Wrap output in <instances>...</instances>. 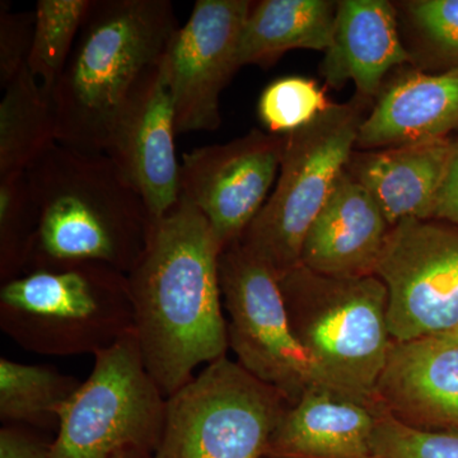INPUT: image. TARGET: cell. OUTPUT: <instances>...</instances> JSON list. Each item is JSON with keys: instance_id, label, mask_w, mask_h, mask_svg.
<instances>
[{"instance_id": "1", "label": "cell", "mask_w": 458, "mask_h": 458, "mask_svg": "<svg viewBox=\"0 0 458 458\" xmlns=\"http://www.w3.org/2000/svg\"><path fill=\"white\" fill-rule=\"evenodd\" d=\"M222 251L203 214L180 197L153 222L146 250L128 274L135 337L165 399L188 384L199 364L221 360L229 348Z\"/></svg>"}, {"instance_id": "2", "label": "cell", "mask_w": 458, "mask_h": 458, "mask_svg": "<svg viewBox=\"0 0 458 458\" xmlns=\"http://www.w3.org/2000/svg\"><path fill=\"white\" fill-rule=\"evenodd\" d=\"M25 174L35 214L25 269L101 262L128 276L137 267L155 221L106 153L55 141Z\"/></svg>"}, {"instance_id": "3", "label": "cell", "mask_w": 458, "mask_h": 458, "mask_svg": "<svg viewBox=\"0 0 458 458\" xmlns=\"http://www.w3.org/2000/svg\"><path fill=\"white\" fill-rule=\"evenodd\" d=\"M177 29L170 0H93L54 89L57 143L105 153L123 102Z\"/></svg>"}, {"instance_id": "4", "label": "cell", "mask_w": 458, "mask_h": 458, "mask_svg": "<svg viewBox=\"0 0 458 458\" xmlns=\"http://www.w3.org/2000/svg\"><path fill=\"white\" fill-rule=\"evenodd\" d=\"M278 280L292 333L319 386L376 406L377 384L394 344L384 282L376 276H324L302 264Z\"/></svg>"}, {"instance_id": "5", "label": "cell", "mask_w": 458, "mask_h": 458, "mask_svg": "<svg viewBox=\"0 0 458 458\" xmlns=\"http://www.w3.org/2000/svg\"><path fill=\"white\" fill-rule=\"evenodd\" d=\"M3 322L25 345L95 352L134 330L126 274L101 262L30 271L0 292Z\"/></svg>"}, {"instance_id": "6", "label": "cell", "mask_w": 458, "mask_h": 458, "mask_svg": "<svg viewBox=\"0 0 458 458\" xmlns=\"http://www.w3.org/2000/svg\"><path fill=\"white\" fill-rule=\"evenodd\" d=\"M364 119L355 102L333 104L284 135L276 188L240 240L278 278L301 265L307 233L346 171Z\"/></svg>"}, {"instance_id": "7", "label": "cell", "mask_w": 458, "mask_h": 458, "mask_svg": "<svg viewBox=\"0 0 458 458\" xmlns=\"http://www.w3.org/2000/svg\"><path fill=\"white\" fill-rule=\"evenodd\" d=\"M291 403L227 357L165 401L153 458H261Z\"/></svg>"}, {"instance_id": "8", "label": "cell", "mask_w": 458, "mask_h": 458, "mask_svg": "<svg viewBox=\"0 0 458 458\" xmlns=\"http://www.w3.org/2000/svg\"><path fill=\"white\" fill-rule=\"evenodd\" d=\"M165 401L132 330L95 352L89 379L60 410L50 458H123L158 448Z\"/></svg>"}, {"instance_id": "9", "label": "cell", "mask_w": 458, "mask_h": 458, "mask_svg": "<svg viewBox=\"0 0 458 458\" xmlns=\"http://www.w3.org/2000/svg\"><path fill=\"white\" fill-rule=\"evenodd\" d=\"M219 282L228 346L237 363L280 391L291 405L321 387L292 333L278 276L269 265L237 241L222 251Z\"/></svg>"}, {"instance_id": "10", "label": "cell", "mask_w": 458, "mask_h": 458, "mask_svg": "<svg viewBox=\"0 0 458 458\" xmlns=\"http://www.w3.org/2000/svg\"><path fill=\"white\" fill-rule=\"evenodd\" d=\"M375 276L387 288L394 342L445 335L458 327V225L436 219L397 223Z\"/></svg>"}, {"instance_id": "11", "label": "cell", "mask_w": 458, "mask_h": 458, "mask_svg": "<svg viewBox=\"0 0 458 458\" xmlns=\"http://www.w3.org/2000/svg\"><path fill=\"white\" fill-rule=\"evenodd\" d=\"M254 2L198 0L159 60L177 134L221 126V95L236 73L241 33Z\"/></svg>"}, {"instance_id": "12", "label": "cell", "mask_w": 458, "mask_h": 458, "mask_svg": "<svg viewBox=\"0 0 458 458\" xmlns=\"http://www.w3.org/2000/svg\"><path fill=\"white\" fill-rule=\"evenodd\" d=\"M284 143V135L252 131L182 156L180 197L203 214L223 250L241 240L267 203Z\"/></svg>"}, {"instance_id": "13", "label": "cell", "mask_w": 458, "mask_h": 458, "mask_svg": "<svg viewBox=\"0 0 458 458\" xmlns=\"http://www.w3.org/2000/svg\"><path fill=\"white\" fill-rule=\"evenodd\" d=\"M176 134L174 102L158 62L144 72L129 93L105 148L143 198L153 221L170 213L180 200Z\"/></svg>"}, {"instance_id": "14", "label": "cell", "mask_w": 458, "mask_h": 458, "mask_svg": "<svg viewBox=\"0 0 458 458\" xmlns=\"http://www.w3.org/2000/svg\"><path fill=\"white\" fill-rule=\"evenodd\" d=\"M376 403L418 429L458 428V343L441 335L394 342Z\"/></svg>"}, {"instance_id": "15", "label": "cell", "mask_w": 458, "mask_h": 458, "mask_svg": "<svg viewBox=\"0 0 458 458\" xmlns=\"http://www.w3.org/2000/svg\"><path fill=\"white\" fill-rule=\"evenodd\" d=\"M390 229L369 190L346 170L307 233L301 264L337 278L375 276Z\"/></svg>"}, {"instance_id": "16", "label": "cell", "mask_w": 458, "mask_h": 458, "mask_svg": "<svg viewBox=\"0 0 458 458\" xmlns=\"http://www.w3.org/2000/svg\"><path fill=\"white\" fill-rule=\"evenodd\" d=\"M412 60L401 41L393 3L337 2L333 40L319 68L328 86L342 89L352 81L360 98H375L391 69Z\"/></svg>"}, {"instance_id": "17", "label": "cell", "mask_w": 458, "mask_h": 458, "mask_svg": "<svg viewBox=\"0 0 458 458\" xmlns=\"http://www.w3.org/2000/svg\"><path fill=\"white\" fill-rule=\"evenodd\" d=\"M379 405L315 387L289 405L271 434L265 457L375 458Z\"/></svg>"}, {"instance_id": "18", "label": "cell", "mask_w": 458, "mask_h": 458, "mask_svg": "<svg viewBox=\"0 0 458 458\" xmlns=\"http://www.w3.org/2000/svg\"><path fill=\"white\" fill-rule=\"evenodd\" d=\"M458 137V71L405 72L379 93L357 146L391 148Z\"/></svg>"}, {"instance_id": "19", "label": "cell", "mask_w": 458, "mask_h": 458, "mask_svg": "<svg viewBox=\"0 0 458 458\" xmlns=\"http://www.w3.org/2000/svg\"><path fill=\"white\" fill-rule=\"evenodd\" d=\"M454 140L418 141L361 157L354 179L369 190L391 227L403 219H433Z\"/></svg>"}, {"instance_id": "20", "label": "cell", "mask_w": 458, "mask_h": 458, "mask_svg": "<svg viewBox=\"0 0 458 458\" xmlns=\"http://www.w3.org/2000/svg\"><path fill=\"white\" fill-rule=\"evenodd\" d=\"M337 2L262 0L254 3L241 33L238 66H269L286 51L327 53L333 40Z\"/></svg>"}, {"instance_id": "21", "label": "cell", "mask_w": 458, "mask_h": 458, "mask_svg": "<svg viewBox=\"0 0 458 458\" xmlns=\"http://www.w3.org/2000/svg\"><path fill=\"white\" fill-rule=\"evenodd\" d=\"M0 102V176L25 172L56 141L53 95L26 65L2 89Z\"/></svg>"}, {"instance_id": "22", "label": "cell", "mask_w": 458, "mask_h": 458, "mask_svg": "<svg viewBox=\"0 0 458 458\" xmlns=\"http://www.w3.org/2000/svg\"><path fill=\"white\" fill-rule=\"evenodd\" d=\"M81 385L45 367L0 360V417L5 420L56 419Z\"/></svg>"}, {"instance_id": "23", "label": "cell", "mask_w": 458, "mask_h": 458, "mask_svg": "<svg viewBox=\"0 0 458 458\" xmlns=\"http://www.w3.org/2000/svg\"><path fill=\"white\" fill-rule=\"evenodd\" d=\"M93 0H38L29 68L53 95Z\"/></svg>"}, {"instance_id": "24", "label": "cell", "mask_w": 458, "mask_h": 458, "mask_svg": "<svg viewBox=\"0 0 458 458\" xmlns=\"http://www.w3.org/2000/svg\"><path fill=\"white\" fill-rule=\"evenodd\" d=\"M331 105L316 81L289 75L274 81L264 89L258 113L270 134L288 135L315 122Z\"/></svg>"}, {"instance_id": "25", "label": "cell", "mask_w": 458, "mask_h": 458, "mask_svg": "<svg viewBox=\"0 0 458 458\" xmlns=\"http://www.w3.org/2000/svg\"><path fill=\"white\" fill-rule=\"evenodd\" d=\"M35 232V214L25 172L0 176L2 274L7 282L25 269Z\"/></svg>"}, {"instance_id": "26", "label": "cell", "mask_w": 458, "mask_h": 458, "mask_svg": "<svg viewBox=\"0 0 458 458\" xmlns=\"http://www.w3.org/2000/svg\"><path fill=\"white\" fill-rule=\"evenodd\" d=\"M403 5L436 73L458 71V0H415Z\"/></svg>"}, {"instance_id": "27", "label": "cell", "mask_w": 458, "mask_h": 458, "mask_svg": "<svg viewBox=\"0 0 458 458\" xmlns=\"http://www.w3.org/2000/svg\"><path fill=\"white\" fill-rule=\"evenodd\" d=\"M373 452L375 458H458V428L418 429L379 408Z\"/></svg>"}, {"instance_id": "28", "label": "cell", "mask_w": 458, "mask_h": 458, "mask_svg": "<svg viewBox=\"0 0 458 458\" xmlns=\"http://www.w3.org/2000/svg\"><path fill=\"white\" fill-rule=\"evenodd\" d=\"M35 13H14L0 7V87L11 82L26 65L31 50Z\"/></svg>"}, {"instance_id": "29", "label": "cell", "mask_w": 458, "mask_h": 458, "mask_svg": "<svg viewBox=\"0 0 458 458\" xmlns=\"http://www.w3.org/2000/svg\"><path fill=\"white\" fill-rule=\"evenodd\" d=\"M433 219L458 225V137L454 138L450 159L434 207Z\"/></svg>"}, {"instance_id": "30", "label": "cell", "mask_w": 458, "mask_h": 458, "mask_svg": "<svg viewBox=\"0 0 458 458\" xmlns=\"http://www.w3.org/2000/svg\"><path fill=\"white\" fill-rule=\"evenodd\" d=\"M53 445L13 429L3 428L0 432V458H50Z\"/></svg>"}, {"instance_id": "31", "label": "cell", "mask_w": 458, "mask_h": 458, "mask_svg": "<svg viewBox=\"0 0 458 458\" xmlns=\"http://www.w3.org/2000/svg\"><path fill=\"white\" fill-rule=\"evenodd\" d=\"M445 337H450V339L454 340V342L458 343V327L454 328L451 333L445 334V335H441Z\"/></svg>"}]
</instances>
